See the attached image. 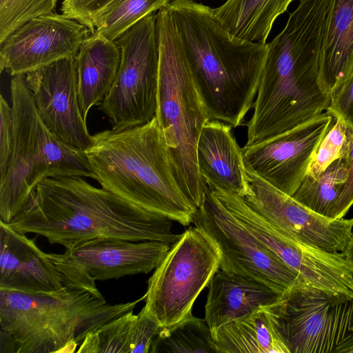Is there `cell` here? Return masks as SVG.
<instances>
[{"mask_svg": "<svg viewBox=\"0 0 353 353\" xmlns=\"http://www.w3.org/2000/svg\"><path fill=\"white\" fill-rule=\"evenodd\" d=\"M164 352L217 353L205 320L192 313L173 325L161 328L150 353Z\"/></svg>", "mask_w": 353, "mask_h": 353, "instance_id": "484cf974", "label": "cell"}, {"mask_svg": "<svg viewBox=\"0 0 353 353\" xmlns=\"http://www.w3.org/2000/svg\"><path fill=\"white\" fill-rule=\"evenodd\" d=\"M171 1L115 0L95 18L93 32L115 41L139 21L165 8Z\"/></svg>", "mask_w": 353, "mask_h": 353, "instance_id": "4316f807", "label": "cell"}, {"mask_svg": "<svg viewBox=\"0 0 353 353\" xmlns=\"http://www.w3.org/2000/svg\"><path fill=\"white\" fill-rule=\"evenodd\" d=\"M294 0H227L212 8L216 20L228 32L251 42L267 43L276 18Z\"/></svg>", "mask_w": 353, "mask_h": 353, "instance_id": "cb8c5ba5", "label": "cell"}, {"mask_svg": "<svg viewBox=\"0 0 353 353\" xmlns=\"http://www.w3.org/2000/svg\"><path fill=\"white\" fill-rule=\"evenodd\" d=\"M92 33L83 24L55 12L35 17L0 43V69L26 74L57 61L76 58Z\"/></svg>", "mask_w": 353, "mask_h": 353, "instance_id": "4fadbf2b", "label": "cell"}, {"mask_svg": "<svg viewBox=\"0 0 353 353\" xmlns=\"http://www.w3.org/2000/svg\"><path fill=\"white\" fill-rule=\"evenodd\" d=\"M232 128L216 119L205 123L196 148L198 169L209 189L245 197L250 192L249 176Z\"/></svg>", "mask_w": 353, "mask_h": 353, "instance_id": "ac0fdd59", "label": "cell"}, {"mask_svg": "<svg viewBox=\"0 0 353 353\" xmlns=\"http://www.w3.org/2000/svg\"><path fill=\"white\" fill-rule=\"evenodd\" d=\"M143 299L110 304L103 296L64 285L48 293L0 289L1 352H74L90 333Z\"/></svg>", "mask_w": 353, "mask_h": 353, "instance_id": "5b68a950", "label": "cell"}, {"mask_svg": "<svg viewBox=\"0 0 353 353\" xmlns=\"http://www.w3.org/2000/svg\"><path fill=\"white\" fill-rule=\"evenodd\" d=\"M38 114L68 147L85 152L92 144L78 97L76 58L63 59L26 74Z\"/></svg>", "mask_w": 353, "mask_h": 353, "instance_id": "2e32d148", "label": "cell"}, {"mask_svg": "<svg viewBox=\"0 0 353 353\" xmlns=\"http://www.w3.org/2000/svg\"><path fill=\"white\" fill-rule=\"evenodd\" d=\"M343 253L347 261L353 267V233Z\"/></svg>", "mask_w": 353, "mask_h": 353, "instance_id": "836d02e7", "label": "cell"}, {"mask_svg": "<svg viewBox=\"0 0 353 353\" xmlns=\"http://www.w3.org/2000/svg\"><path fill=\"white\" fill-rule=\"evenodd\" d=\"M334 121L325 112L282 134L244 146L246 168L292 196L306 176L312 155Z\"/></svg>", "mask_w": 353, "mask_h": 353, "instance_id": "5bb4252c", "label": "cell"}, {"mask_svg": "<svg viewBox=\"0 0 353 353\" xmlns=\"http://www.w3.org/2000/svg\"><path fill=\"white\" fill-rule=\"evenodd\" d=\"M353 130L345 122L334 118V121L314 152L308 166L307 175L318 178L333 162L346 157L348 153Z\"/></svg>", "mask_w": 353, "mask_h": 353, "instance_id": "83f0119b", "label": "cell"}, {"mask_svg": "<svg viewBox=\"0 0 353 353\" xmlns=\"http://www.w3.org/2000/svg\"><path fill=\"white\" fill-rule=\"evenodd\" d=\"M156 15L159 68L155 117L163 134L177 183L197 209L208 186L199 172L196 148L210 117L185 60L167 6Z\"/></svg>", "mask_w": 353, "mask_h": 353, "instance_id": "8992f818", "label": "cell"}, {"mask_svg": "<svg viewBox=\"0 0 353 353\" xmlns=\"http://www.w3.org/2000/svg\"><path fill=\"white\" fill-rule=\"evenodd\" d=\"M219 270L215 243L201 229L190 227L154 270L143 307L161 327L173 325L192 313L196 298Z\"/></svg>", "mask_w": 353, "mask_h": 353, "instance_id": "ba28073f", "label": "cell"}, {"mask_svg": "<svg viewBox=\"0 0 353 353\" xmlns=\"http://www.w3.org/2000/svg\"><path fill=\"white\" fill-rule=\"evenodd\" d=\"M248 170L250 192L243 197L254 211L291 237L331 252H343L353 233V218L330 219Z\"/></svg>", "mask_w": 353, "mask_h": 353, "instance_id": "9a60e30c", "label": "cell"}, {"mask_svg": "<svg viewBox=\"0 0 353 353\" xmlns=\"http://www.w3.org/2000/svg\"><path fill=\"white\" fill-rule=\"evenodd\" d=\"M347 175V158L339 159L318 178L306 176L292 196L322 216L341 219L339 203Z\"/></svg>", "mask_w": 353, "mask_h": 353, "instance_id": "d4e9b609", "label": "cell"}, {"mask_svg": "<svg viewBox=\"0 0 353 353\" xmlns=\"http://www.w3.org/2000/svg\"><path fill=\"white\" fill-rule=\"evenodd\" d=\"M171 245L159 241L98 239L67 248L63 254L48 256L64 286L103 297L96 281L149 273L160 264Z\"/></svg>", "mask_w": 353, "mask_h": 353, "instance_id": "7c38bea8", "label": "cell"}, {"mask_svg": "<svg viewBox=\"0 0 353 353\" xmlns=\"http://www.w3.org/2000/svg\"><path fill=\"white\" fill-rule=\"evenodd\" d=\"M331 0H300L268 53L253 114L246 123L250 146L325 112L330 97L319 83Z\"/></svg>", "mask_w": 353, "mask_h": 353, "instance_id": "6da1fadb", "label": "cell"}, {"mask_svg": "<svg viewBox=\"0 0 353 353\" xmlns=\"http://www.w3.org/2000/svg\"><path fill=\"white\" fill-rule=\"evenodd\" d=\"M57 0H0V43L28 21L49 14Z\"/></svg>", "mask_w": 353, "mask_h": 353, "instance_id": "f1b7e54d", "label": "cell"}, {"mask_svg": "<svg viewBox=\"0 0 353 353\" xmlns=\"http://www.w3.org/2000/svg\"><path fill=\"white\" fill-rule=\"evenodd\" d=\"M156 14L145 16L114 41L121 52L120 65L99 105L112 130L143 125L155 117L159 68Z\"/></svg>", "mask_w": 353, "mask_h": 353, "instance_id": "30bf717a", "label": "cell"}, {"mask_svg": "<svg viewBox=\"0 0 353 353\" xmlns=\"http://www.w3.org/2000/svg\"><path fill=\"white\" fill-rule=\"evenodd\" d=\"M353 71V0H331L321 50L319 83L328 96Z\"/></svg>", "mask_w": 353, "mask_h": 353, "instance_id": "44dd1931", "label": "cell"}, {"mask_svg": "<svg viewBox=\"0 0 353 353\" xmlns=\"http://www.w3.org/2000/svg\"><path fill=\"white\" fill-rule=\"evenodd\" d=\"M85 177L48 178L8 223L23 234L45 237L65 249L98 239L174 243L172 220L90 184Z\"/></svg>", "mask_w": 353, "mask_h": 353, "instance_id": "7a4b0ae2", "label": "cell"}, {"mask_svg": "<svg viewBox=\"0 0 353 353\" xmlns=\"http://www.w3.org/2000/svg\"><path fill=\"white\" fill-rule=\"evenodd\" d=\"M84 152L101 188L183 226L193 223L196 208L177 183L155 117L143 125L94 134Z\"/></svg>", "mask_w": 353, "mask_h": 353, "instance_id": "277c9868", "label": "cell"}, {"mask_svg": "<svg viewBox=\"0 0 353 353\" xmlns=\"http://www.w3.org/2000/svg\"><path fill=\"white\" fill-rule=\"evenodd\" d=\"M272 307L290 353H353L352 298L300 281Z\"/></svg>", "mask_w": 353, "mask_h": 353, "instance_id": "9c48e42d", "label": "cell"}, {"mask_svg": "<svg viewBox=\"0 0 353 353\" xmlns=\"http://www.w3.org/2000/svg\"><path fill=\"white\" fill-rule=\"evenodd\" d=\"M208 287L204 319L212 336L225 324L274 303L281 296L263 283L222 270Z\"/></svg>", "mask_w": 353, "mask_h": 353, "instance_id": "d6986e66", "label": "cell"}, {"mask_svg": "<svg viewBox=\"0 0 353 353\" xmlns=\"http://www.w3.org/2000/svg\"><path fill=\"white\" fill-rule=\"evenodd\" d=\"M121 52L114 41L93 32L83 42L76 57L78 97L86 120L91 108L99 105L116 79Z\"/></svg>", "mask_w": 353, "mask_h": 353, "instance_id": "ffe728a7", "label": "cell"}, {"mask_svg": "<svg viewBox=\"0 0 353 353\" xmlns=\"http://www.w3.org/2000/svg\"><path fill=\"white\" fill-rule=\"evenodd\" d=\"M63 287L61 275L36 239L0 221V289L48 293Z\"/></svg>", "mask_w": 353, "mask_h": 353, "instance_id": "e0dca14e", "label": "cell"}, {"mask_svg": "<svg viewBox=\"0 0 353 353\" xmlns=\"http://www.w3.org/2000/svg\"><path fill=\"white\" fill-rule=\"evenodd\" d=\"M14 142L12 109L0 96V176L6 172L12 156Z\"/></svg>", "mask_w": 353, "mask_h": 353, "instance_id": "4dcf8cb0", "label": "cell"}, {"mask_svg": "<svg viewBox=\"0 0 353 353\" xmlns=\"http://www.w3.org/2000/svg\"><path fill=\"white\" fill-rule=\"evenodd\" d=\"M167 8L210 119L241 126L254 103L268 43L231 34L203 4L172 0Z\"/></svg>", "mask_w": 353, "mask_h": 353, "instance_id": "3957f363", "label": "cell"}, {"mask_svg": "<svg viewBox=\"0 0 353 353\" xmlns=\"http://www.w3.org/2000/svg\"><path fill=\"white\" fill-rule=\"evenodd\" d=\"M273 304L220 327L213 335L217 353H290L276 327Z\"/></svg>", "mask_w": 353, "mask_h": 353, "instance_id": "603a6c76", "label": "cell"}, {"mask_svg": "<svg viewBox=\"0 0 353 353\" xmlns=\"http://www.w3.org/2000/svg\"><path fill=\"white\" fill-rule=\"evenodd\" d=\"M325 112L334 118L342 119L353 130V71L343 84L330 96Z\"/></svg>", "mask_w": 353, "mask_h": 353, "instance_id": "1f68e13d", "label": "cell"}, {"mask_svg": "<svg viewBox=\"0 0 353 353\" xmlns=\"http://www.w3.org/2000/svg\"><path fill=\"white\" fill-rule=\"evenodd\" d=\"M161 328L144 307L137 314L132 310L90 333L76 352L150 353Z\"/></svg>", "mask_w": 353, "mask_h": 353, "instance_id": "7402d4cb", "label": "cell"}, {"mask_svg": "<svg viewBox=\"0 0 353 353\" xmlns=\"http://www.w3.org/2000/svg\"><path fill=\"white\" fill-rule=\"evenodd\" d=\"M346 158L347 175L339 203V214L341 219L344 218L353 206V134Z\"/></svg>", "mask_w": 353, "mask_h": 353, "instance_id": "d6a6232c", "label": "cell"}, {"mask_svg": "<svg viewBox=\"0 0 353 353\" xmlns=\"http://www.w3.org/2000/svg\"><path fill=\"white\" fill-rule=\"evenodd\" d=\"M192 223L217 246L220 270L259 281L281 295L302 281L295 272L268 251L208 188Z\"/></svg>", "mask_w": 353, "mask_h": 353, "instance_id": "8fae6325", "label": "cell"}, {"mask_svg": "<svg viewBox=\"0 0 353 353\" xmlns=\"http://www.w3.org/2000/svg\"><path fill=\"white\" fill-rule=\"evenodd\" d=\"M115 0H64L61 10L65 17L79 21L93 32L95 18Z\"/></svg>", "mask_w": 353, "mask_h": 353, "instance_id": "f546056e", "label": "cell"}, {"mask_svg": "<svg viewBox=\"0 0 353 353\" xmlns=\"http://www.w3.org/2000/svg\"><path fill=\"white\" fill-rule=\"evenodd\" d=\"M10 101L14 142L8 167L0 176V221L9 223L48 178L79 176L96 180L84 152L68 147L44 125L26 74L12 77Z\"/></svg>", "mask_w": 353, "mask_h": 353, "instance_id": "52a82bcc", "label": "cell"}]
</instances>
